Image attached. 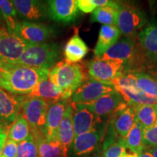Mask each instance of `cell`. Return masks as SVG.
Wrapping results in <instances>:
<instances>
[{
    "label": "cell",
    "instance_id": "1",
    "mask_svg": "<svg viewBox=\"0 0 157 157\" xmlns=\"http://www.w3.org/2000/svg\"><path fill=\"white\" fill-rule=\"evenodd\" d=\"M50 70L13 65L8 71L0 73V88L12 94L28 95L43 80L49 78Z\"/></svg>",
    "mask_w": 157,
    "mask_h": 157
},
{
    "label": "cell",
    "instance_id": "2",
    "mask_svg": "<svg viewBox=\"0 0 157 157\" xmlns=\"http://www.w3.org/2000/svg\"><path fill=\"white\" fill-rule=\"evenodd\" d=\"M87 76L83 65L65 60L57 63L51 68L49 79L57 87L73 94L87 79Z\"/></svg>",
    "mask_w": 157,
    "mask_h": 157
},
{
    "label": "cell",
    "instance_id": "3",
    "mask_svg": "<svg viewBox=\"0 0 157 157\" xmlns=\"http://www.w3.org/2000/svg\"><path fill=\"white\" fill-rule=\"evenodd\" d=\"M60 57L58 45L55 42L29 44L21 55L17 64L34 68L50 70Z\"/></svg>",
    "mask_w": 157,
    "mask_h": 157
},
{
    "label": "cell",
    "instance_id": "4",
    "mask_svg": "<svg viewBox=\"0 0 157 157\" xmlns=\"http://www.w3.org/2000/svg\"><path fill=\"white\" fill-rule=\"evenodd\" d=\"M136 71L157 68V23H150L136 36Z\"/></svg>",
    "mask_w": 157,
    "mask_h": 157
},
{
    "label": "cell",
    "instance_id": "5",
    "mask_svg": "<svg viewBox=\"0 0 157 157\" xmlns=\"http://www.w3.org/2000/svg\"><path fill=\"white\" fill-rule=\"evenodd\" d=\"M148 22L144 12L128 2H119L117 27L124 36H136Z\"/></svg>",
    "mask_w": 157,
    "mask_h": 157
},
{
    "label": "cell",
    "instance_id": "6",
    "mask_svg": "<svg viewBox=\"0 0 157 157\" xmlns=\"http://www.w3.org/2000/svg\"><path fill=\"white\" fill-rule=\"evenodd\" d=\"M101 58L119 60L123 63L125 72H135L137 59L136 36H124L119 39Z\"/></svg>",
    "mask_w": 157,
    "mask_h": 157
},
{
    "label": "cell",
    "instance_id": "7",
    "mask_svg": "<svg viewBox=\"0 0 157 157\" xmlns=\"http://www.w3.org/2000/svg\"><path fill=\"white\" fill-rule=\"evenodd\" d=\"M51 103L38 98H26L23 102L22 115L28 122L33 135H44L47 114Z\"/></svg>",
    "mask_w": 157,
    "mask_h": 157
},
{
    "label": "cell",
    "instance_id": "8",
    "mask_svg": "<svg viewBox=\"0 0 157 157\" xmlns=\"http://www.w3.org/2000/svg\"><path fill=\"white\" fill-rule=\"evenodd\" d=\"M88 77L97 81L112 83L113 80L124 73L122 62L113 60L95 58L87 65Z\"/></svg>",
    "mask_w": 157,
    "mask_h": 157
},
{
    "label": "cell",
    "instance_id": "9",
    "mask_svg": "<svg viewBox=\"0 0 157 157\" xmlns=\"http://www.w3.org/2000/svg\"><path fill=\"white\" fill-rule=\"evenodd\" d=\"M28 44L14 33L10 32L6 25L0 27V58L11 64L17 65Z\"/></svg>",
    "mask_w": 157,
    "mask_h": 157
},
{
    "label": "cell",
    "instance_id": "10",
    "mask_svg": "<svg viewBox=\"0 0 157 157\" xmlns=\"http://www.w3.org/2000/svg\"><path fill=\"white\" fill-rule=\"evenodd\" d=\"M106 122L103 121L89 132L74 137L69 154L73 157H80L94 151L103 140Z\"/></svg>",
    "mask_w": 157,
    "mask_h": 157
},
{
    "label": "cell",
    "instance_id": "11",
    "mask_svg": "<svg viewBox=\"0 0 157 157\" xmlns=\"http://www.w3.org/2000/svg\"><path fill=\"white\" fill-rule=\"evenodd\" d=\"M112 83L103 82L88 78L76 90L71 97L72 103H90L105 94L116 92Z\"/></svg>",
    "mask_w": 157,
    "mask_h": 157
},
{
    "label": "cell",
    "instance_id": "12",
    "mask_svg": "<svg viewBox=\"0 0 157 157\" xmlns=\"http://www.w3.org/2000/svg\"><path fill=\"white\" fill-rule=\"evenodd\" d=\"M56 33L55 29L44 23L21 21L17 23L14 34L28 44L46 42Z\"/></svg>",
    "mask_w": 157,
    "mask_h": 157
},
{
    "label": "cell",
    "instance_id": "13",
    "mask_svg": "<svg viewBox=\"0 0 157 157\" xmlns=\"http://www.w3.org/2000/svg\"><path fill=\"white\" fill-rule=\"evenodd\" d=\"M25 95L12 94L0 88V124L7 129L20 113Z\"/></svg>",
    "mask_w": 157,
    "mask_h": 157
},
{
    "label": "cell",
    "instance_id": "14",
    "mask_svg": "<svg viewBox=\"0 0 157 157\" xmlns=\"http://www.w3.org/2000/svg\"><path fill=\"white\" fill-rule=\"evenodd\" d=\"M46 5L48 17L56 22L71 23L78 16L76 0H49L46 2Z\"/></svg>",
    "mask_w": 157,
    "mask_h": 157
},
{
    "label": "cell",
    "instance_id": "15",
    "mask_svg": "<svg viewBox=\"0 0 157 157\" xmlns=\"http://www.w3.org/2000/svg\"><path fill=\"white\" fill-rule=\"evenodd\" d=\"M74 109L73 123L75 137L95 128L103 122V118L90 111L85 103H72Z\"/></svg>",
    "mask_w": 157,
    "mask_h": 157
},
{
    "label": "cell",
    "instance_id": "16",
    "mask_svg": "<svg viewBox=\"0 0 157 157\" xmlns=\"http://www.w3.org/2000/svg\"><path fill=\"white\" fill-rule=\"evenodd\" d=\"M17 17L24 21L34 22L47 18L48 8L46 3L38 0H14L13 1Z\"/></svg>",
    "mask_w": 157,
    "mask_h": 157
},
{
    "label": "cell",
    "instance_id": "17",
    "mask_svg": "<svg viewBox=\"0 0 157 157\" xmlns=\"http://www.w3.org/2000/svg\"><path fill=\"white\" fill-rule=\"evenodd\" d=\"M111 115L114 130L124 139L135 121V105L124 102Z\"/></svg>",
    "mask_w": 157,
    "mask_h": 157
},
{
    "label": "cell",
    "instance_id": "18",
    "mask_svg": "<svg viewBox=\"0 0 157 157\" xmlns=\"http://www.w3.org/2000/svg\"><path fill=\"white\" fill-rule=\"evenodd\" d=\"M124 102L125 101L121 94L116 91L105 94L96 101L85 104L90 111L98 117L103 118L113 114Z\"/></svg>",
    "mask_w": 157,
    "mask_h": 157
},
{
    "label": "cell",
    "instance_id": "19",
    "mask_svg": "<svg viewBox=\"0 0 157 157\" xmlns=\"http://www.w3.org/2000/svg\"><path fill=\"white\" fill-rule=\"evenodd\" d=\"M72 93L57 87L50 79L43 80L37 84L26 98H38L44 101L53 103L60 101H68L71 99Z\"/></svg>",
    "mask_w": 157,
    "mask_h": 157
},
{
    "label": "cell",
    "instance_id": "20",
    "mask_svg": "<svg viewBox=\"0 0 157 157\" xmlns=\"http://www.w3.org/2000/svg\"><path fill=\"white\" fill-rule=\"evenodd\" d=\"M68 103V101H60L50 105L44 130V136L48 140L57 138V132Z\"/></svg>",
    "mask_w": 157,
    "mask_h": 157
},
{
    "label": "cell",
    "instance_id": "21",
    "mask_svg": "<svg viewBox=\"0 0 157 157\" xmlns=\"http://www.w3.org/2000/svg\"><path fill=\"white\" fill-rule=\"evenodd\" d=\"M73 114V106H72L71 103H69L66 108L63 118L60 126L58 127V132H57V138L61 144L64 154L67 157H68L70 148L74 140V137H75Z\"/></svg>",
    "mask_w": 157,
    "mask_h": 157
},
{
    "label": "cell",
    "instance_id": "22",
    "mask_svg": "<svg viewBox=\"0 0 157 157\" xmlns=\"http://www.w3.org/2000/svg\"><path fill=\"white\" fill-rule=\"evenodd\" d=\"M121 33L117 26L103 25L99 31L98 42L94 49L95 58H101L109 49L117 42Z\"/></svg>",
    "mask_w": 157,
    "mask_h": 157
},
{
    "label": "cell",
    "instance_id": "23",
    "mask_svg": "<svg viewBox=\"0 0 157 157\" xmlns=\"http://www.w3.org/2000/svg\"><path fill=\"white\" fill-rule=\"evenodd\" d=\"M89 48L78 34L76 30L73 36L69 39L64 48V56L66 61L73 63L82 61L87 56Z\"/></svg>",
    "mask_w": 157,
    "mask_h": 157
},
{
    "label": "cell",
    "instance_id": "24",
    "mask_svg": "<svg viewBox=\"0 0 157 157\" xmlns=\"http://www.w3.org/2000/svg\"><path fill=\"white\" fill-rule=\"evenodd\" d=\"M119 2L111 1L109 5L98 7L92 13L90 21L92 23H100L105 25L117 26Z\"/></svg>",
    "mask_w": 157,
    "mask_h": 157
},
{
    "label": "cell",
    "instance_id": "25",
    "mask_svg": "<svg viewBox=\"0 0 157 157\" xmlns=\"http://www.w3.org/2000/svg\"><path fill=\"white\" fill-rule=\"evenodd\" d=\"M38 147L39 157H67L58 138L48 140L43 135H34Z\"/></svg>",
    "mask_w": 157,
    "mask_h": 157
},
{
    "label": "cell",
    "instance_id": "26",
    "mask_svg": "<svg viewBox=\"0 0 157 157\" xmlns=\"http://www.w3.org/2000/svg\"><path fill=\"white\" fill-rule=\"evenodd\" d=\"M125 102L132 105H155L157 98L148 95L138 88H119L116 90Z\"/></svg>",
    "mask_w": 157,
    "mask_h": 157
},
{
    "label": "cell",
    "instance_id": "27",
    "mask_svg": "<svg viewBox=\"0 0 157 157\" xmlns=\"http://www.w3.org/2000/svg\"><path fill=\"white\" fill-rule=\"evenodd\" d=\"M30 135L31 129L28 122L22 113H19L15 121L7 129V138L19 143L28 138Z\"/></svg>",
    "mask_w": 157,
    "mask_h": 157
},
{
    "label": "cell",
    "instance_id": "28",
    "mask_svg": "<svg viewBox=\"0 0 157 157\" xmlns=\"http://www.w3.org/2000/svg\"><path fill=\"white\" fill-rule=\"evenodd\" d=\"M135 120L142 125L143 129L153 126L157 121V104L135 105Z\"/></svg>",
    "mask_w": 157,
    "mask_h": 157
},
{
    "label": "cell",
    "instance_id": "29",
    "mask_svg": "<svg viewBox=\"0 0 157 157\" xmlns=\"http://www.w3.org/2000/svg\"><path fill=\"white\" fill-rule=\"evenodd\" d=\"M143 127L137 120L135 121L127 137L124 138L127 148L131 152L139 154L146 147L143 143Z\"/></svg>",
    "mask_w": 157,
    "mask_h": 157
},
{
    "label": "cell",
    "instance_id": "30",
    "mask_svg": "<svg viewBox=\"0 0 157 157\" xmlns=\"http://www.w3.org/2000/svg\"><path fill=\"white\" fill-rule=\"evenodd\" d=\"M0 11L5 20L6 27L10 32L14 33L17 21V14L13 1L0 0Z\"/></svg>",
    "mask_w": 157,
    "mask_h": 157
},
{
    "label": "cell",
    "instance_id": "31",
    "mask_svg": "<svg viewBox=\"0 0 157 157\" xmlns=\"http://www.w3.org/2000/svg\"><path fill=\"white\" fill-rule=\"evenodd\" d=\"M133 73L136 77L137 88L148 95L157 98V79L143 71Z\"/></svg>",
    "mask_w": 157,
    "mask_h": 157
},
{
    "label": "cell",
    "instance_id": "32",
    "mask_svg": "<svg viewBox=\"0 0 157 157\" xmlns=\"http://www.w3.org/2000/svg\"><path fill=\"white\" fill-rule=\"evenodd\" d=\"M17 157H39L36 139L31 133L28 138L18 143Z\"/></svg>",
    "mask_w": 157,
    "mask_h": 157
},
{
    "label": "cell",
    "instance_id": "33",
    "mask_svg": "<svg viewBox=\"0 0 157 157\" xmlns=\"http://www.w3.org/2000/svg\"><path fill=\"white\" fill-rule=\"evenodd\" d=\"M126 149L124 139L120 137L104 147L102 157H121L124 153L126 151Z\"/></svg>",
    "mask_w": 157,
    "mask_h": 157
},
{
    "label": "cell",
    "instance_id": "34",
    "mask_svg": "<svg viewBox=\"0 0 157 157\" xmlns=\"http://www.w3.org/2000/svg\"><path fill=\"white\" fill-rule=\"evenodd\" d=\"M143 143L146 148L157 146V121L153 126L143 129Z\"/></svg>",
    "mask_w": 157,
    "mask_h": 157
},
{
    "label": "cell",
    "instance_id": "35",
    "mask_svg": "<svg viewBox=\"0 0 157 157\" xmlns=\"http://www.w3.org/2000/svg\"><path fill=\"white\" fill-rule=\"evenodd\" d=\"M17 145L18 143L7 138L3 147L2 156L4 157H17Z\"/></svg>",
    "mask_w": 157,
    "mask_h": 157
},
{
    "label": "cell",
    "instance_id": "36",
    "mask_svg": "<svg viewBox=\"0 0 157 157\" xmlns=\"http://www.w3.org/2000/svg\"><path fill=\"white\" fill-rule=\"evenodd\" d=\"M77 6L78 10L84 13H93L97 8L93 2V0H78Z\"/></svg>",
    "mask_w": 157,
    "mask_h": 157
},
{
    "label": "cell",
    "instance_id": "37",
    "mask_svg": "<svg viewBox=\"0 0 157 157\" xmlns=\"http://www.w3.org/2000/svg\"><path fill=\"white\" fill-rule=\"evenodd\" d=\"M7 139V128L0 124V157L2 156L3 147Z\"/></svg>",
    "mask_w": 157,
    "mask_h": 157
},
{
    "label": "cell",
    "instance_id": "38",
    "mask_svg": "<svg viewBox=\"0 0 157 157\" xmlns=\"http://www.w3.org/2000/svg\"><path fill=\"white\" fill-rule=\"evenodd\" d=\"M13 65L15 64L9 63L5 62V60H2V59L0 58V73L8 71Z\"/></svg>",
    "mask_w": 157,
    "mask_h": 157
},
{
    "label": "cell",
    "instance_id": "39",
    "mask_svg": "<svg viewBox=\"0 0 157 157\" xmlns=\"http://www.w3.org/2000/svg\"><path fill=\"white\" fill-rule=\"evenodd\" d=\"M137 156H138V157H154L153 154L147 148L143 149V151H141L140 154H137Z\"/></svg>",
    "mask_w": 157,
    "mask_h": 157
},
{
    "label": "cell",
    "instance_id": "40",
    "mask_svg": "<svg viewBox=\"0 0 157 157\" xmlns=\"http://www.w3.org/2000/svg\"><path fill=\"white\" fill-rule=\"evenodd\" d=\"M150 151V152L153 154L154 157H157V146L155 147H150V148H147Z\"/></svg>",
    "mask_w": 157,
    "mask_h": 157
},
{
    "label": "cell",
    "instance_id": "41",
    "mask_svg": "<svg viewBox=\"0 0 157 157\" xmlns=\"http://www.w3.org/2000/svg\"><path fill=\"white\" fill-rule=\"evenodd\" d=\"M121 157H138V156H137V154H135V153H127V151H125Z\"/></svg>",
    "mask_w": 157,
    "mask_h": 157
},
{
    "label": "cell",
    "instance_id": "42",
    "mask_svg": "<svg viewBox=\"0 0 157 157\" xmlns=\"http://www.w3.org/2000/svg\"><path fill=\"white\" fill-rule=\"evenodd\" d=\"M4 24H5V20H4L1 11H0V25H4Z\"/></svg>",
    "mask_w": 157,
    "mask_h": 157
},
{
    "label": "cell",
    "instance_id": "43",
    "mask_svg": "<svg viewBox=\"0 0 157 157\" xmlns=\"http://www.w3.org/2000/svg\"><path fill=\"white\" fill-rule=\"evenodd\" d=\"M153 75H154V77L156 78V79H157V68H156V70L154 71V74H153Z\"/></svg>",
    "mask_w": 157,
    "mask_h": 157
},
{
    "label": "cell",
    "instance_id": "44",
    "mask_svg": "<svg viewBox=\"0 0 157 157\" xmlns=\"http://www.w3.org/2000/svg\"><path fill=\"white\" fill-rule=\"evenodd\" d=\"M1 157H4V156H1Z\"/></svg>",
    "mask_w": 157,
    "mask_h": 157
},
{
    "label": "cell",
    "instance_id": "45",
    "mask_svg": "<svg viewBox=\"0 0 157 157\" xmlns=\"http://www.w3.org/2000/svg\"><path fill=\"white\" fill-rule=\"evenodd\" d=\"M0 27H1V25H0Z\"/></svg>",
    "mask_w": 157,
    "mask_h": 157
}]
</instances>
